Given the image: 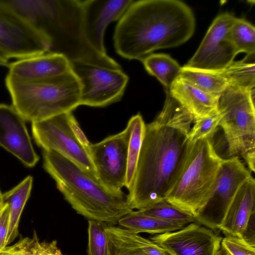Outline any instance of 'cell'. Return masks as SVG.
<instances>
[{"mask_svg": "<svg viewBox=\"0 0 255 255\" xmlns=\"http://www.w3.org/2000/svg\"><path fill=\"white\" fill-rule=\"evenodd\" d=\"M31 128L43 150L57 152L98 178L87 150L90 142L71 112L32 123Z\"/></svg>", "mask_w": 255, "mask_h": 255, "instance_id": "8", "label": "cell"}, {"mask_svg": "<svg viewBox=\"0 0 255 255\" xmlns=\"http://www.w3.org/2000/svg\"><path fill=\"white\" fill-rule=\"evenodd\" d=\"M130 130L128 150V166L125 187L128 190L134 180L142 140L145 124L140 114L132 116L127 124Z\"/></svg>", "mask_w": 255, "mask_h": 255, "instance_id": "24", "label": "cell"}, {"mask_svg": "<svg viewBox=\"0 0 255 255\" xmlns=\"http://www.w3.org/2000/svg\"><path fill=\"white\" fill-rule=\"evenodd\" d=\"M253 56H247L241 61H234L225 69L219 71L227 80L229 86L255 92V64L251 62Z\"/></svg>", "mask_w": 255, "mask_h": 255, "instance_id": "25", "label": "cell"}, {"mask_svg": "<svg viewBox=\"0 0 255 255\" xmlns=\"http://www.w3.org/2000/svg\"><path fill=\"white\" fill-rule=\"evenodd\" d=\"M32 180L31 176H28L15 187L2 194V202L7 204L9 209L7 246L13 242L18 235L21 215L30 194Z\"/></svg>", "mask_w": 255, "mask_h": 255, "instance_id": "20", "label": "cell"}, {"mask_svg": "<svg viewBox=\"0 0 255 255\" xmlns=\"http://www.w3.org/2000/svg\"><path fill=\"white\" fill-rule=\"evenodd\" d=\"M150 239L173 255H215L222 238L194 222L176 231L154 235Z\"/></svg>", "mask_w": 255, "mask_h": 255, "instance_id": "13", "label": "cell"}, {"mask_svg": "<svg viewBox=\"0 0 255 255\" xmlns=\"http://www.w3.org/2000/svg\"><path fill=\"white\" fill-rule=\"evenodd\" d=\"M168 91L192 115L194 121L209 116L218 110L220 97L207 93L179 76Z\"/></svg>", "mask_w": 255, "mask_h": 255, "instance_id": "18", "label": "cell"}, {"mask_svg": "<svg viewBox=\"0 0 255 255\" xmlns=\"http://www.w3.org/2000/svg\"><path fill=\"white\" fill-rule=\"evenodd\" d=\"M119 225L137 233L161 234L179 230L189 224L181 222L165 221L143 214L139 210H133L122 217Z\"/></svg>", "mask_w": 255, "mask_h": 255, "instance_id": "19", "label": "cell"}, {"mask_svg": "<svg viewBox=\"0 0 255 255\" xmlns=\"http://www.w3.org/2000/svg\"><path fill=\"white\" fill-rule=\"evenodd\" d=\"M52 47V39L42 27L0 0V52L4 56L19 60L50 52Z\"/></svg>", "mask_w": 255, "mask_h": 255, "instance_id": "9", "label": "cell"}, {"mask_svg": "<svg viewBox=\"0 0 255 255\" xmlns=\"http://www.w3.org/2000/svg\"><path fill=\"white\" fill-rule=\"evenodd\" d=\"M112 243L114 247L113 255H147L141 249L113 242Z\"/></svg>", "mask_w": 255, "mask_h": 255, "instance_id": "35", "label": "cell"}, {"mask_svg": "<svg viewBox=\"0 0 255 255\" xmlns=\"http://www.w3.org/2000/svg\"><path fill=\"white\" fill-rule=\"evenodd\" d=\"M255 92L228 86L221 95L218 110L229 156H242L251 172H255Z\"/></svg>", "mask_w": 255, "mask_h": 255, "instance_id": "6", "label": "cell"}, {"mask_svg": "<svg viewBox=\"0 0 255 255\" xmlns=\"http://www.w3.org/2000/svg\"><path fill=\"white\" fill-rule=\"evenodd\" d=\"M36 255H66L58 248L56 241L50 242H40L39 239L36 244Z\"/></svg>", "mask_w": 255, "mask_h": 255, "instance_id": "33", "label": "cell"}, {"mask_svg": "<svg viewBox=\"0 0 255 255\" xmlns=\"http://www.w3.org/2000/svg\"><path fill=\"white\" fill-rule=\"evenodd\" d=\"M106 225V232L114 243L141 249L147 255H173L167 250L138 233L120 226Z\"/></svg>", "mask_w": 255, "mask_h": 255, "instance_id": "23", "label": "cell"}, {"mask_svg": "<svg viewBox=\"0 0 255 255\" xmlns=\"http://www.w3.org/2000/svg\"><path fill=\"white\" fill-rule=\"evenodd\" d=\"M139 211L144 214L165 221L181 222L187 224L197 222L194 216L182 210L165 199Z\"/></svg>", "mask_w": 255, "mask_h": 255, "instance_id": "28", "label": "cell"}, {"mask_svg": "<svg viewBox=\"0 0 255 255\" xmlns=\"http://www.w3.org/2000/svg\"><path fill=\"white\" fill-rule=\"evenodd\" d=\"M147 72L168 90L180 76L181 67L168 54L151 53L141 61Z\"/></svg>", "mask_w": 255, "mask_h": 255, "instance_id": "22", "label": "cell"}, {"mask_svg": "<svg viewBox=\"0 0 255 255\" xmlns=\"http://www.w3.org/2000/svg\"><path fill=\"white\" fill-rule=\"evenodd\" d=\"M133 0H81L82 29L89 46L98 53L106 55L104 36L107 26L119 20Z\"/></svg>", "mask_w": 255, "mask_h": 255, "instance_id": "14", "label": "cell"}, {"mask_svg": "<svg viewBox=\"0 0 255 255\" xmlns=\"http://www.w3.org/2000/svg\"><path fill=\"white\" fill-rule=\"evenodd\" d=\"M221 245L231 255H255V246L237 237L225 236L222 238Z\"/></svg>", "mask_w": 255, "mask_h": 255, "instance_id": "31", "label": "cell"}, {"mask_svg": "<svg viewBox=\"0 0 255 255\" xmlns=\"http://www.w3.org/2000/svg\"><path fill=\"white\" fill-rule=\"evenodd\" d=\"M230 36L238 53L255 55V28L252 23L244 18L236 17L230 29Z\"/></svg>", "mask_w": 255, "mask_h": 255, "instance_id": "26", "label": "cell"}, {"mask_svg": "<svg viewBox=\"0 0 255 255\" xmlns=\"http://www.w3.org/2000/svg\"><path fill=\"white\" fill-rule=\"evenodd\" d=\"M8 68V76L23 81L53 78L71 69L70 62L65 55L51 51L10 63Z\"/></svg>", "mask_w": 255, "mask_h": 255, "instance_id": "16", "label": "cell"}, {"mask_svg": "<svg viewBox=\"0 0 255 255\" xmlns=\"http://www.w3.org/2000/svg\"><path fill=\"white\" fill-rule=\"evenodd\" d=\"M25 120L12 105L0 104V146L32 167L39 156L33 147Z\"/></svg>", "mask_w": 255, "mask_h": 255, "instance_id": "15", "label": "cell"}, {"mask_svg": "<svg viewBox=\"0 0 255 255\" xmlns=\"http://www.w3.org/2000/svg\"><path fill=\"white\" fill-rule=\"evenodd\" d=\"M106 226L103 222L88 220V255H113V245Z\"/></svg>", "mask_w": 255, "mask_h": 255, "instance_id": "27", "label": "cell"}, {"mask_svg": "<svg viewBox=\"0 0 255 255\" xmlns=\"http://www.w3.org/2000/svg\"><path fill=\"white\" fill-rule=\"evenodd\" d=\"M179 77L200 90L220 97L229 86L225 78L219 71H210L181 67Z\"/></svg>", "mask_w": 255, "mask_h": 255, "instance_id": "21", "label": "cell"}, {"mask_svg": "<svg viewBox=\"0 0 255 255\" xmlns=\"http://www.w3.org/2000/svg\"><path fill=\"white\" fill-rule=\"evenodd\" d=\"M4 204L2 202H0V210L3 208Z\"/></svg>", "mask_w": 255, "mask_h": 255, "instance_id": "38", "label": "cell"}, {"mask_svg": "<svg viewBox=\"0 0 255 255\" xmlns=\"http://www.w3.org/2000/svg\"><path fill=\"white\" fill-rule=\"evenodd\" d=\"M70 62L81 85L80 105L104 107L121 100L129 78L114 59L109 56L100 61Z\"/></svg>", "mask_w": 255, "mask_h": 255, "instance_id": "7", "label": "cell"}, {"mask_svg": "<svg viewBox=\"0 0 255 255\" xmlns=\"http://www.w3.org/2000/svg\"><path fill=\"white\" fill-rule=\"evenodd\" d=\"M2 193L0 191V202H2Z\"/></svg>", "mask_w": 255, "mask_h": 255, "instance_id": "39", "label": "cell"}, {"mask_svg": "<svg viewBox=\"0 0 255 255\" xmlns=\"http://www.w3.org/2000/svg\"><path fill=\"white\" fill-rule=\"evenodd\" d=\"M130 130L122 131L99 142L90 143L87 150L98 179L109 188L121 191L125 186Z\"/></svg>", "mask_w": 255, "mask_h": 255, "instance_id": "12", "label": "cell"}, {"mask_svg": "<svg viewBox=\"0 0 255 255\" xmlns=\"http://www.w3.org/2000/svg\"><path fill=\"white\" fill-rule=\"evenodd\" d=\"M163 107L145 125L136 170L127 195L132 210L165 199L183 164L189 145L192 115L166 90Z\"/></svg>", "mask_w": 255, "mask_h": 255, "instance_id": "1", "label": "cell"}, {"mask_svg": "<svg viewBox=\"0 0 255 255\" xmlns=\"http://www.w3.org/2000/svg\"><path fill=\"white\" fill-rule=\"evenodd\" d=\"M6 87L12 106L25 121L44 120L80 106L81 85L71 69L60 75L37 81H23L7 75Z\"/></svg>", "mask_w": 255, "mask_h": 255, "instance_id": "4", "label": "cell"}, {"mask_svg": "<svg viewBox=\"0 0 255 255\" xmlns=\"http://www.w3.org/2000/svg\"><path fill=\"white\" fill-rule=\"evenodd\" d=\"M43 167L71 207L88 220L118 224L132 209L127 195L112 190L81 167L52 150H43Z\"/></svg>", "mask_w": 255, "mask_h": 255, "instance_id": "3", "label": "cell"}, {"mask_svg": "<svg viewBox=\"0 0 255 255\" xmlns=\"http://www.w3.org/2000/svg\"><path fill=\"white\" fill-rule=\"evenodd\" d=\"M38 239L35 232L32 238L21 237L16 243L2 250L0 255H36V244Z\"/></svg>", "mask_w": 255, "mask_h": 255, "instance_id": "30", "label": "cell"}, {"mask_svg": "<svg viewBox=\"0 0 255 255\" xmlns=\"http://www.w3.org/2000/svg\"><path fill=\"white\" fill-rule=\"evenodd\" d=\"M223 159L211 138L189 142L181 169L165 199L195 217L207 202Z\"/></svg>", "mask_w": 255, "mask_h": 255, "instance_id": "5", "label": "cell"}, {"mask_svg": "<svg viewBox=\"0 0 255 255\" xmlns=\"http://www.w3.org/2000/svg\"><path fill=\"white\" fill-rule=\"evenodd\" d=\"M255 213L252 215L240 237H239L253 246H255Z\"/></svg>", "mask_w": 255, "mask_h": 255, "instance_id": "34", "label": "cell"}, {"mask_svg": "<svg viewBox=\"0 0 255 255\" xmlns=\"http://www.w3.org/2000/svg\"><path fill=\"white\" fill-rule=\"evenodd\" d=\"M195 29L194 13L182 1L133 0L116 26L114 47L122 57L142 61L156 50L184 43Z\"/></svg>", "mask_w": 255, "mask_h": 255, "instance_id": "2", "label": "cell"}, {"mask_svg": "<svg viewBox=\"0 0 255 255\" xmlns=\"http://www.w3.org/2000/svg\"><path fill=\"white\" fill-rule=\"evenodd\" d=\"M252 177L238 156L223 158L207 202L195 216L197 223L219 230L239 189Z\"/></svg>", "mask_w": 255, "mask_h": 255, "instance_id": "10", "label": "cell"}, {"mask_svg": "<svg viewBox=\"0 0 255 255\" xmlns=\"http://www.w3.org/2000/svg\"><path fill=\"white\" fill-rule=\"evenodd\" d=\"M9 226V209L4 204L0 210V252L7 246L6 242Z\"/></svg>", "mask_w": 255, "mask_h": 255, "instance_id": "32", "label": "cell"}, {"mask_svg": "<svg viewBox=\"0 0 255 255\" xmlns=\"http://www.w3.org/2000/svg\"><path fill=\"white\" fill-rule=\"evenodd\" d=\"M223 114L219 110L213 114L194 121V125L188 133L189 142L211 138L219 126Z\"/></svg>", "mask_w": 255, "mask_h": 255, "instance_id": "29", "label": "cell"}, {"mask_svg": "<svg viewBox=\"0 0 255 255\" xmlns=\"http://www.w3.org/2000/svg\"><path fill=\"white\" fill-rule=\"evenodd\" d=\"M215 255H231L221 245L220 248L217 252Z\"/></svg>", "mask_w": 255, "mask_h": 255, "instance_id": "37", "label": "cell"}, {"mask_svg": "<svg viewBox=\"0 0 255 255\" xmlns=\"http://www.w3.org/2000/svg\"><path fill=\"white\" fill-rule=\"evenodd\" d=\"M9 63L8 59L0 52V65L8 67Z\"/></svg>", "mask_w": 255, "mask_h": 255, "instance_id": "36", "label": "cell"}, {"mask_svg": "<svg viewBox=\"0 0 255 255\" xmlns=\"http://www.w3.org/2000/svg\"><path fill=\"white\" fill-rule=\"evenodd\" d=\"M255 181L253 177L240 187L230 204L219 229L225 236L240 237L255 212Z\"/></svg>", "mask_w": 255, "mask_h": 255, "instance_id": "17", "label": "cell"}, {"mask_svg": "<svg viewBox=\"0 0 255 255\" xmlns=\"http://www.w3.org/2000/svg\"><path fill=\"white\" fill-rule=\"evenodd\" d=\"M236 17L226 12L213 20L197 51L185 65L210 71H220L234 61L238 54L230 36Z\"/></svg>", "mask_w": 255, "mask_h": 255, "instance_id": "11", "label": "cell"}]
</instances>
